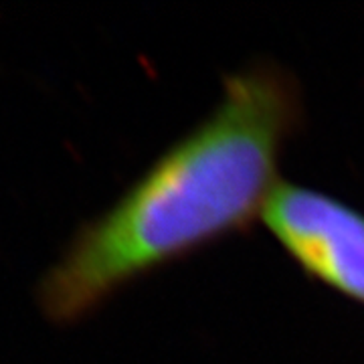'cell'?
Masks as SVG:
<instances>
[{
    "label": "cell",
    "mask_w": 364,
    "mask_h": 364,
    "mask_svg": "<svg viewBox=\"0 0 364 364\" xmlns=\"http://www.w3.org/2000/svg\"><path fill=\"white\" fill-rule=\"evenodd\" d=\"M301 119L289 69L261 59L231 71L207 116L71 239L41 284L43 312L81 320L132 282L261 221Z\"/></svg>",
    "instance_id": "obj_1"
}]
</instances>
